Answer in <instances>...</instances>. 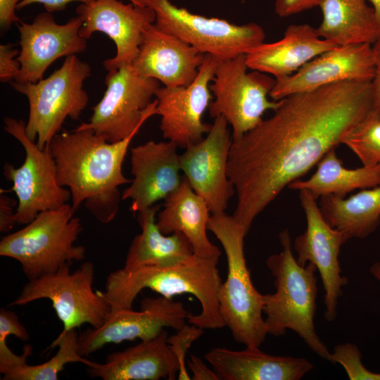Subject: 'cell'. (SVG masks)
Instances as JSON below:
<instances>
[{
  "instance_id": "6da1fadb",
  "label": "cell",
  "mask_w": 380,
  "mask_h": 380,
  "mask_svg": "<svg viewBox=\"0 0 380 380\" xmlns=\"http://www.w3.org/2000/svg\"><path fill=\"white\" fill-rule=\"evenodd\" d=\"M372 110L369 81H345L291 94L273 114L232 140L227 175L233 216L248 233L255 218Z\"/></svg>"
},
{
  "instance_id": "7a4b0ae2",
  "label": "cell",
  "mask_w": 380,
  "mask_h": 380,
  "mask_svg": "<svg viewBox=\"0 0 380 380\" xmlns=\"http://www.w3.org/2000/svg\"><path fill=\"white\" fill-rule=\"evenodd\" d=\"M111 143L89 129H75L56 134L49 148L62 186L71 194L72 207L82 203L102 224L118 214L122 194L119 186L131 183L122 172L129 145L136 136Z\"/></svg>"
},
{
  "instance_id": "3957f363",
  "label": "cell",
  "mask_w": 380,
  "mask_h": 380,
  "mask_svg": "<svg viewBox=\"0 0 380 380\" xmlns=\"http://www.w3.org/2000/svg\"><path fill=\"white\" fill-rule=\"evenodd\" d=\"M218 260L194 255L189 260L172 266L146 265L131 270L123 267L110 272L103 291L111 306L110 315L132 309L138 294L149 289L170 298L175 295L192 294L198 300L201 311L198 315L189 313L187 321L190 324L213 329L225 327L218 302L222 283Z\"/></svg>"
},
{
  "instance_id": "277c9868",
  "label": "cell",
  "mask_w": 380,
  "mask_h": 380,
  "mask_svg": "<svg viewBox=\"0 0 380 380\" xmlns=\"http://www.w3.org/2000/svg\"><path fill=\"white\" fill-rule=\"evenodd\" d=\"M282 251L267 259L274 278L276 291L263 294V314L267 334L279 336L286 329L296 333L317 355L329 360L331 353L317 334L314 318L317 309V267L299 265L292 253L288 229L279 234Z\"/></svg>"
},
{
  "instance_id": "5b68a950",
  "label": "cell",
  "mask_w": 380,
  "mask_h": 380,
  "mask_svg": "<svg viewBox=\"0 0 380 380\" xmlns=\"http://www.w3.org/2000/svg\"><path fill=\"white\" fill-rule=\"evenodd\" d=\"M208 230L222 244L227 274L218 292L221 317L234 339L246 347L260 348L267 334L263 314V294L253 286L243 252L247 234L233 215L210 216Z\"/></svg>"
},
{
  "instance_id": "8992f818",
  "label": "cell",
  "mask_w": 380,
  "mask_h": 380,
  "mask_svg": "<svg viewBox=\"0 0 380 380\" xmlns=\"http://www.w3.org/2000/svg\"><path fill=\"white\" fill-rule=\"evenodd\" d=\"M75 211L68 203L39 213L25 227L1 239L0 255L17 260L29 281L83 260L85 248L75 244L82 230Z\"/></svg>"
},
{
  "instance_id": "52a82bcc",
  "label": "cell",
  "mask_w": 380,
  "mask_h": 380,
  "mask_svg": "<svg viewBox=\"0 0 380 380\" xmlns=\"http://www.w3.org/2000/svg\"><path fill=\"white\" fill-rule=\"evenodd\" d=\"M91 71L87 63L72 55L66 57L62 65L45 79L35 83H11L13 89L27 99L25 132L40 148L49 146L68 118L80 119L89 103L84 82Z\"/></svg>"
},
{
  "instance_id": "ba28073f",
  "label": "cell",
  "mask_w": 380,
  "mask_h": 380,
  "mask_svg": "<svg viewBox=\"0 0 380 380\" xmlns=\"http://www.w3.org/2000/svg\"><path fill=\"white\" fill-rule=\"evenodd\" d=\"M248 70L246 54L218 61L210 84L213 99L208 109L209 115L226 119L232 129V140L255 127L267 110H274L279 105V101L268 99L275 78Z\"/></svg>"
},
{
  "instance_id": "9c48e42d",
  "label": "cell",
  "mask_w": 380,
  "mask_h": 380,
  "mask_svg": "<svg viewBox=\"0 0 380 380\" xmlns=\"http://www.w3.org/2000/svg\"><path fill=\"white\" fill-rule=\"evenodd\" d=\"M70 265L56 272L29 281L12 305H24L39 299L52 303L63 331L89 324L93 328L102 326L109 318L111 306L103 292L94 291V265L83 262L74 272Z\"/></svg>"
},
{
  "instance_id": "30bf717a",
  "label": "cell",
  "mask_w": 380,
  "mask_h": 380,
  "mask_svg": "<svg viewBox=\"0 0 380 380\" xmlns=\"http://www.w3.org/2000/svg\"><path fill=\"white\" fill-rule=\"evenodd\" d=\"M155 13V25L218 61L246 54L265 42V32L257 23L236 25L208 18L179 7L170 0H141Z\"/></svg>"
},
{
  "instance_id": "8fae6325",
  "label": "cell",
  "mask_w": 380,
  "mask_h": 380,
  "mask_svg": "<svg viewBox=\"0 0 380 380\" xmlns=\"http://www.w3.org/2000/svg\"><path fill=\"white\" fill-rule=\"evenodd\" d=\"M105 84L106 90L92 108L89 122L76 129H91L114 143L137 134L156 115L157 100L152 99L160 88L157 80L139 75L129 65L108 72Z\"/></svg>"
},
{
  "instance_id": "7c38bea8",
  "label": "cell",
  "mask_w": 380,
  "mask_h": 380,
  "mask_svg": "<svg viewBox=\"0 0 380 380\" xmlns=\"http://www.w3.org/2000/svg\"><path fill=\"white\" fill-rule=\"evenodd\" d=\"M4 122V129L20 143L25 153L20 167L6 163L3 170L18 198L17 224H27L39 213L68 203L71 194L58 181L57 167L49 146L40 148L31 140L23 120L6 117Z\"/></svg>"
},
{
  "instance_id": "4fadbf2b",
  "label": "cell",
  "mask_w": 380,
  "mask_h": 380,
  "mask_svg": "<svg viewBox=\"0 0 380 380\" xmlns=\"http://www.w3.org/2000/svg\"><path fill=\"white\" fill-rule=\"evenodd\" d=\"M218 61L205 54L194 81L188 86L163 87L158 89L156 115L160 116L163 138L186 148L208 134L212 124L203 120L213 99L210 89Z\"/></svg>"
},
{
  "instance_id": "5bb4252c",
  "label": "cell",
  "mask_w": 380,
  "mask_h": 380,
  "mask_svg": "<svg viewBox=\"0 0 380 380\" xmlns=\"http://www.w3.org/2000/svg\"><path fill=\"white\" fill-rule=\"evenodd\" d=\"M299 198L307 227L293 241L296 260L302 266L312 263L317 267L324 289V317L332 322L337 315L342 287L348 283V279L341 275L338 260L341 246L348 238L325 220L316 198L309 191L300 190Z\"/></svg>"
},
{
  "instance_id": "9a60e30c",
  "label": "cell",
  "mask_w": 380,
  "mask_h": 380,
  "mask_svg": "<svg viewBox=\"0 0 380 380\" xmlns=\"http://www.w3.org/2000/svg\"><path fill=\"white\" fill-rule=\"evenodd\" d=\"M76 13L82 20L81 37L88 39L94 32H101L115 44V56L103 63L108 72L132 64L145 30L156 21L154 11L141 0L127 4L120 0H92L78 5Z\"/></svg>"
},
{
  "instance_id": "2e32d148",
  "label": "cell",
  "mask_w": 380,
  "mask_h": 380,
  "mask_svg": "<svg viewBox=\"0 0 380 380\" xmlns=\"http://www.w3.org/2000/svg\"><path fill=\"white\" fill-rule=\"evenodd\" d=\"M222 116L214 118L210 132L179 155L181 170L193 190L206 202L212 215L225 213L235 192L227 175L232 137Z\"/></svg>"
},
{
  "instance_id": "e0dca14e",
  "label": "cell",
  "mask_w": 380,
  "mask_h": 380,
  "mask_svg": "<svg viewBox=\"0 0 380 380\" xmlns=\"http://www.w3.org/2000/svg\"><path fill=\"white\" fill-rule=\"evenodd\" d=\"M189 315L179 301L163 296L146 297L141 300L140 310H120L100 327L89 328L80 334L79 353L84 357L109 343L151 339L165 327L177 331L186 324Z\"/></svg>"
},
{
  "instance_id": "ac0fdd59",
  "label": "cell",
  "mask_w": 380,
  "mask_h": 380,
  "mask_svg": "<svg viewBox=\"0 0 380 380\" xmlns=\"http://www.w3.org/2000/svg\"><path fill=\"white\" fill-rule=\"evenodd\" d=\"M82 26L78 15L60 25L47 11L37 15L30 23H18L20 50L17 59L21 68L15 81L37 82L59 58L84 52L87 39L80 36Z\"/></svg>"
},
{
  "instance_id": "d6986e66",
  "label": "cell",
  "mask_w": 380,
  "mask_h": 380,
  "mask_svg": "<svg viewBox=\"0 0 380 380\" xmlns=\"http://www.w3.org/2000/svg\"><path fill=\"white\" fill-rule=\"evenodd\" d=\"M374 75L372 44L336 46L316 56L296 72L275 79L274 101L345 81H369Z\"/></svg>"
},
{
  "instance_id": "ffe728a7",
  "label": "cell",
  "mask_w": 380,
  "mask_h": 380,
  "mask_svg": "<svg viewBox=\"0 0 380 380\" xmlns=\"http://www.w3.org/2000/svg\"><path fill=\"white\" fill-rule=\"evenodd\" d=\"M177 145L170 141H148L131 149L130 185L122 199L131 201L129 210L139 213L164 200L182 183Z\"/></svg>"
},
{
  "instance_id": "44dd1931",
  "label": "cell",
  "mask_w": 380,
  "mask_h": 380,
  "mask_svg": "<svg viewBox=\"0 0 380 380\" xmlns=\"http://www.w3.org/2000/svg\"><path fill=\"white\" fill-rule=\"evenodd\" d=\"M205 54L154 23L145 30L131 65L139 75L165 87L188 86L197 77Z\"/></svg>"
},
{
  "instance_id": "7402d4cb",
  "label": "cell",
  "mask_w": 380,
  "mask_h": 380,
  "mask_svg": "<svg viewBox=\"0 0 380 380\" xmlns=\"http://www.w3.org/2000/svg\"><path fill=\"white\" fill-rule=\"evenodd\" d=\"M167 338L163 329L151 339L109 354L103 364L93 362L87 373L103 380H174L179 366Z\"/></svg>"
},
{
  "instance_id": "603a6c76",
  "label": "cell",
  "mask_w": 380,
  "mask_h": 380,
  "mask_svg": "<svg viewBox=\"0 0 380 380\" xmlns=\"http://www.w3.org/2000/svg\"><path fill=\"white\" fill-rule=\"evenodd\" d=\"M205 359L223 380H299L313 368L305 358L273 355L255 347L214 348Z\"/></svg>"
},
{
  "instance_id": "cb8c5ba5",
  "label": "cell",
  "mask_w": 380,
  "mask_h": 380,
  "mask_svg": "<svg viewBox=\"0 0 380 380\" xmlns=\"http://www.w3.org/2000/svg\"><path fill=\"white\" fill-rule=\"evenodd\" d=\"M336 46L321 38L310 25L291 24L281 39L263 42L246 53V61L250 70L277 79L296 72L316 56Z\"/></svg>"
},
{
  "instance_id": "d4e9b609",
  "label": "cell",
  "mask_w": 380,
  "mask_h": 380,
  "mask_svg": "<svg viewBox=\"0 0 380 380\" xmlns=\"http://www.w3.org/2000/svg\"><path fill=\"white\" fill-rule=\"evenodd\" d=\"M210 212L205 200L193 190L184 177L180 185L164 199L163 208L157 214L156 223L164 234H183L195 255L219 259L221 251L207 235Z\"/></svg>"
},
{
  "instance_id": "484cf974",
  "label": "cell",
  "mask_w": 380,
  "mask_h": 380,
  "mask_svg": "<svg viewBox=\"0 0 380 380\" xmlns=\"http://www.w3.org/2000/svg\"><path fill=\"white\" fill-rule=\"evenodd\" d=\"M159 205L138 213L141 232L132 240L124 268L131 270L146 265L172 266L185 262L194 256L187 238L180 232L164 234L156 223Z\"/></svg>"
},
{
  "instance_id": "4316f807",
  "label": "cell",
  "mask_w": 380,
  "mask_h": 380,
  "mask_svg": "<svg viewBox=\"0 0 380 380\" xmlns=\"http://www.w3.org/2000/svg\"><path fill=\"white\" fill-rule=\"evenodd\" d=\"M322 21L318 35L337 46L373 44L380 32L375 13L367 0H322Z\"/></svg>"
},
{
  "instance_id": "83f0119b",
  "label": "cell",
  "mask_w": 380,
  "mask_h": 380,
  "mask_svg": "<svg viewBox=\"0 0 380 380\" xmlns=\"http://www.w3.org/2000/svg\"><path fill=\"white\" fill-rule=\"evenodd\" d=\"M319 207L329 225L348 239L366 238L380 223V186L362 189L347 198L322 196Z\"/></svg>"
},
{
  "instance_id": "f1b7e54d",
  "label": "cell",
  "mask_w": 380,
  "mask_h": 380,
  "mask_svg": "<svg viewBox=\"0 0 380 380\" xmlns=\"http://www.w3.org/2000/svg\"><path fill=\"white\" fill-rule=\"evenodd\" d=\"M377 186H380V165L348 169L332 149L319 160L316 172L308 179H297L288 187L308 190L317 199L326 196L345 198L354 190Z\"/></svg>"
},
{
  "instance_id": "f546056e",
  "label": "cell",
  "mask_w": 380,
  "mask_h": 380,
  "mask_svg": "<svg viewBox=\"0 0 380 380\" xmlns=\"http://www.w3.org/2000/svg\"><path fill=\"white\" fill-rule=\"evenodd\" d=\"M80 334L76 329L62 331L53 341L51 348L58 347L51 359L39 365L27 363L3 375V380H57L60 373L68 363L79 362L89 366L93 363L80 355Z\"/></svg>"
},
{
  "instance_id": "4dcf8cb0",
  "label": "cell",
  "mask_w": 380,
  "mask_h": 380,
  "mask_svg": "<svg viewBox=\"0 0 380 380\" xmlns=\"http://www.w3.org/2000/svg\"><path fill=\"white\" fill-rule=\"evenodd\" d=\"M362 165H380V118L372 110L343 139Z\"/></svg>"
},
{
  "instance_id": "1f68e13d",
  "label": "cell",
  "mask_w": 380,
  "mask_h": 380,
  "mask_svg": "<svg viewBox=\"0 0 380 380\" xmlns=\"http://www.w3.org/2000/svg\"><path fill=\"white\" fill-rule=\"evenodd\" d=\"M203 332V329L199 327L185 324L177 331L175 334L168 336L167 343L179 362L178 379H191L186 368L185 355L193 342L197 340Z\"/></svg>"
},
{
  "instance_id": "d6a6232c",
  "label": "cell",
  "mask_w": 380,
  "mask_h": 380,
  "mask_svg": "<svg viewBox=\"0 0 380 380\" xmlns=\"http://www.w3.org/2000/svg\"><path fill=\"white\" fill-rule=\"evenodd\" d=\"M13 44L0 45V81L12 82L18 77L21 68L20 62L15 56L19 51Z\"/></svg>"
},
{
  "instance_id": "836d02e7",
  "label": "cell",
  "mask_w": 380,
  "mask_h": 380,
  "mask_svg": "<svg viewBox=\"0 0 380 380\" xmlns=\"http://www.w3.org/2000/svg\"><path fill=\"white\" fill-rule=\"evenodd\" d=\"M14 335L23 341L30 338L26 328L21 324L15 312L1 308L0 310V338Z\"/></svg>"
},
{
  "instance_id": "e575fe53",
  "label": "cell",
  "mask_w": 380,
  "mask_h": 380,
  "mask_svg": "<svg viewBox=\"0 0 380 380\" xmlns=\"http://www.w3.org/2000/svg\"><path fill=\"white\" fill-rule=\"evenodd\" d=\"M322 0H275L274 11L279 17H287L319 6Z\"/></svg>"
},
{
  "instance_id": "d590c367",
  "label": "cell",
  "mask_w": 380,
  "mask_h": 380,
  "mask_svg": "<svg viewBox=\"0 0 380 380\" xmlns=\"http://www.w3.org/2000/svg\"><path fill=\"white\" fill-rule=\"evenodd\" d=\"M372 47L374 63V75L371 81L372 112L380 118V37Z\"/></svg>"
},
{
  "instance_id": "8d00e7d4",
  "label": "cell",
  "mask_w": 380,
  "mask_h": 380,
  "mask_svg": "<svg viewBox=\"0 0 380 380\" xmlns=\"http://www.w3.org/2000/svg\"><path fill=\"white\" fill-rule=\"evenodd\" d=\"M15 201L1 190L0 194V232H7L17 224Z\"/></svg>"
},
{
  "instance_id": "74e56055",
  "label": "cell",
  "mask_w": 380,
  "mask_h": 380,
  "mask_svg": "<svg viewBox=\"0 0 380 380\" xmlns=\"http://www.w3.org/2000/svg\"><path fill=\"white\" fill-rule=\"evenodd\" d=\"M23 0H0V27L2 32L8 30L13 23L20 21L15 11Z\"/></svg>"
},
{
  "instance_id": "f35d334b",
  "label": "cell",
  "mask_w": 380,
  "mask_h": 380,
  "mask_svg": "<svg viewBox=\"0 0 380 380\" xmlns=\"http://www.w3.org/2000/svg\"><path fill=\"white\" fill-rule=\"evenodd\" d=\"M188 365L192 373L194 380H219L218 375L214 370L210 369L198 356L190 355Z\"/></svg>"
},
{
  "instance_id": "ab89813d",
  "label": "cell",
  "mask_w": 380,
  "mask_h": 380,
  "mask_svg": "<svg viewBox=\"0 0 380 380\" xmlns=\"http://www.w3.org/2000/svg\"><path fill=\"white\" fill-rule=\"evenodd\" d=\"M75 1L84 4L91 1V0H23L18 4L17 10L34 4H40L43 5L46 11L53 13L65 9L68 4Z\"/></svg>"
},
{
  "instance_id": "60d3db41",
  "label": "cell",
  "mask_w": 380,
  "mask_h": 380,
  "mask_svg": "<svg viewBox=\"0 0 380 380\" xmlns=\"http://www.w3.org/2000/svg\"><path fill=\"white\" fill-rule=\"evenodd\" d=\"M369 1L372 4V7L374 9L376 22L379 27V32H380V0H369Z\"/></svg>"
},
{
  "instance_id": "b9f144b4",
  "label": "cell",
  "mask_w": 380,
  "mask_h": 380,
  "mask_svg": "<svg viewBox=\"0 0 380 380\" xmlns=\"http://www.w3.org/2000/svg\"><path fill=\"white\" fill-rule=\"evenodd\" d=\"M369 272L374 278L380 281V261L373 263L370 267Z\"/></svg>"
},
{
  "instance_id": "7bdbcfd3",
  "label": "cell",
  "mask_w": 380,
  "mask_h": 380,
  "mask_svg": "<svg viewBox=\"0 0 380 380\" xmlns=\"http://www.w3.org/2000/svg\"><path fill=\"white\" fill-rule=\"evenodd\" d=\"M91 1H92V0H91ZM127 1H131V2H134V3H136V2L138 1V0H127Z\"/></svg>"
}]
</instances>
